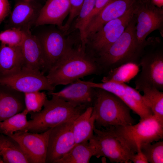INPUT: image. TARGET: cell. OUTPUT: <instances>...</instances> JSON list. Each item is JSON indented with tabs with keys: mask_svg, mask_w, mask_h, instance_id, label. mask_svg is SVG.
<instances>
[{
	"mask_svg": "<svg viewBox=\"0 0 163 163\" xmlns=\"http://www.w3.org/2000/svg\"><path fill=\"white\" fill-rule=\"evenodd\" d=\"M72 44L61 60L48 72L46 77L54 87L66 85L91 75L101 74L103 70L95 58L85 51L81 44Z\"/></svg>",
	"mask_w": 163,
	"mask_h": 163,
	"instance_id": "cell-1",
	"label": "cell"
},
{
	"mask_svg": "<svg viewBox=\"0 0 163 163\" xmlns=\"http://www.w3.org/2000/svg\"><path fill=\"white\" fill-rule=\"evenodd\" d=\"M136 24L133 15L119 37L106 50L95 57L103 71H109L128 62L139 64V60L146 44V40L142 43L138 42L136 36Z\"/></svg>",
	"mask_w": 163,
	"mask_h": 163,
	"instance_id": "cell-2",
	"label": "cell"
},
{
	"mask_svg": "<svg viewBox=\"0 0 163 163\" xmlns=\"http://www.w3.org/2000/svg\"><path fill=\"white\" fill-rule=\"evenodd\" d=\"M46 99L43 108L38 112H30L31 120L24 130L41 133L64 122L75 120L87 109L76 106L55 95Z\"/></svg>",
	"mask_w": 163,
	"mask_h": 163,
	"instance_id": "cell-3",
	"label": "cell"
},
{
	"mask_svg": "<svg viewBox=\"0 0 163 163\" xmlns=\"http://www.w3.org/2000/svg\"><path fill=\"white\" fill-rule=\"evenodd\" d=\"M140 73L135 81L136 89L142 91L146 88L163 89V44L159 37L152 36L146 43L139 60Z\"/></svg>",
	"mask_w": 163,
	"mask_h": 163,
	"instance_id": "cell-4",
	"label": "cell"
},
{
	"mask_svg": "<svg viewBox=\"0 0 163 163\" xmlns=\"http://www.w3.org/2000/svg\"><path fill=\"white\" fill-rule=\"evenodd\" d=\"M93 104L95 116L94 123L97 129L134 124L130 108L120 98L103 89L95 88Z\"/></svg>",
	"mask_w": 163,
	"mask_h": 163,
	"instance_id": "cell-5",
	"label": "cell"
},
{
	"mask_svg": "<svg viewBox=\"0 0 163 163\" xmlns=\"http://www.w3.org/2000/svg\"><path fill=\"white\" fill-rule=\"evenodd\" d=\"M123 143L134 153L141 145L152 143L163 138V121L153 115L139 120L136 124L113 126Z\"/></svg>",
	"mask_w": 163,
	"mask_h": 163,
	"instance_id": "cell-6",
	"label": "cell"
},
{
	"mask_svg": "<svg viewBox=\"0 0 163 163\" xmlns=\"http://www.w3.org/2000/svg\"><path fill=\"white\" fill-rule=\"evenodd\" d=\"M51 25L46 27L43 25L34 26L31 30L41 44L44 59V70L48 72L61 60L72 44L65 38L62 30Z\"/></svg>",
	"mask_w": 163,
	"mask_h": 163,
	"instance_id": "cell-7",
	"label": "cell"
},
{
	"mask_svg": "<svg viewBox=\"0 0 163 163\" xmlns=\"http://www.w3.org/2000/svg\"><path fill=\"white\" fill-rule=\"evenodd\" d=\"M94 135L91 139L96 148L95 156L107 158L111 162L131 163L135 154L131 151L115 134L113 126L94 129Z\"/></svg>",
	"mask_w": 163,
	"mask_h": 163,
	"instance_id": "cell-8",
	"label": "cell"
},
{
	"mask_svg": "<svg viewBox=\"0 0 163 163\" xmlns=\"http://www.w3.org/2000/svg\"><path fill=\"white\" fill-rule=\"evenodd\" d=\"M137 3L121 17L110 21L87 39L94 58L108 49L121 35L132 19Z\"/></svg>",
	"mask_w": 163,
	"mask_h": 163,
	"instance_id": "cell-9",
	"label": "cell"
},
{
	"mask_svg": "<svg viewBox=\"0 0 163 163\" xmlns=\"http://www.w3.org/2000/svg\"><path fill=\"white\" fill-rule=\"evenodd\" d=\"M133 14L136 23V36L139 43L144 42L148 35L156 30L163 37V8L156 6L150 0H140L134 8Z\"/></svg>",
	"mask_w": 163,
	"mask_h": 163,
	"instance_id": "cell-10",
	"label": "cell"
},
{
	"mask_svg": "<svg viewBox=\"0 0 163 163\" xmlns=\"http://www.w3.org/2000/svg\"><path fill=\"white\" fill-rule=\"evenodd\" d=\"M0 85L24 93L41 91L52 92L55 87L50 84L43 72L25 67L14 74L0 76Z\"/></svg>",
	"mask_w": 163,
	"mask_h": 163,
	"instance_id": "cell-11",
	"label": "cell"
},
{
	"mask_svg": "<svg viewBox=\"0 0 163 163\" xmlns=\"http://www.w3.org/2000/svg\"><path fill=\"white\" fill-rule=\"evenodd\" d=\"M74 120L63 123L51 128L46 163H55L74 146L73 125Z\"/></svg>",
	"mask_w": 163,
	"mask_h": 163,
	"instance_id": "cell-12",
	"label": "cell"
},
{
	"mask_svg": "<svg viewBox=\"0 0 163 163\" xmlns=\"http://www.w3.org/2000/svg\"><path fill=\"white\" fill-rule=\"evenodd\" d=\"M51 129L40 133L20 130L9 136L18 143L29 163H46Z\"/></svg>",
	"mask_w": 163,
	"mask_h": 163,
	"instance_id": "cell-13",
	"label": "cell"
},
{
	"mask_svg": "<svg viewBox=\"0 0 163 163\" xmlns=\"http://www.w3.org/2000/svg\"><path fill=\"white\" fill-rule=\"evenodd\" d=\"M139 0H110L86 25L85 32L86 41L106 23L122 16Z\"/></svg>",
	"mask_w": 163,
	"mask_h": 163,
	"instance_id": "cell-14",
	"label": "cell"
},
{
	"mask_svg": "<svg viewBox=\"0 0 163 163\" xmlns=\"http://www.w3.org/2000/svg\"><path fill=\"white\" fill-rule=\"evenodd\" d=\"M42 6L34 0H20L11 13L9 28H16L24 32L31 30L34 26Z\"/></svg>",
	"mask_w": 163,
	"mask_h": 163,
	"instance_id": "cell-15",
	"label": "cell"
},
{
	"mask_svg": "<svg viewBox=\"0 0 163 163\" xmlns=\"http://www.w3.org/2000/svg\"><path fill=\"white\" fill-rule=\"evenodd\" d=\"M48 94L57 96L75 105L87 108L93 106L96 89L84 81L78 79L59 91L48 92Z\"/></svg>",
	"mask_w": 163,
	"mask_h": 163,
	"instance_id": "cell-16",
	"label": "cell"
},
{
	"mask_svg": "<svg viewBox=\"0 0 163 163\" xmlns=\"http://www.w3.org/2000/svg\"><path fill=\"white\" fill-rule=\"evenodd\" d=\"M70 8V0H46L34 26L53 25L63 31V22L69 14Z\"/></svg>",
	"mask_w": 163,
	"mask_h": 163,
	"instance_id": "cell-17",
	"label": "cell"
},
{
	"mask_svg": "<svg viewBox=\"0 0 163 163\" xmlns=\"http://www.w3.org/2000/svg\"><path fill=\"white\" fill-rule=\"evenodd\" d=\"M25 32V36L21 46L24 62V67L41 71L44 67V57L41 44L31 30Z\"/></svg>",
	"mask_w": 163,
	"mask_h": 163,
	"instance_id": "cell-18",
	"label": "cell"
},
{
	"mask_svg": "<svg viewBox=\"0 0 163 163\" xmlns=\"http://www.w3.org/2000/svg\"><path fill=\"white\" fill-rule=\"evenodd\" d=\"M2 86L0 88V122L25 109L24 93Z\"/></svg>",
	"mask_w": 163,
	"mask_h": 163,
	"instance_id": "cell-19",
	"label": "cell"
},
{
	"mask_svg": "<svg viewBox=\"0 0 163 163\" xmlns=\"http://www.w3.org/2000/svg\"><path fill=\"white\" fill-rule=\"evenodd\" d=\"M24 66L20 46H12L1 43L0 46V76L15 73Z\"/></svg>",
	"mask_w": 163,
	"mask_h": 163,
	"instance_id": "cell-20",
	"label": "cell"
},
{
	"mask_svg": "<svg viewBox=\"0 0 163 163\" xmlns=\"http://www.w3.org/2000/svg\"><path fill=\"white\" fill-rule=\"evenodd\" d=\"M95 119L93 107L91 106L87 108L75 120L73 125L75 145L88 141L93 137Z\"/></svg>",
	"mask_w": 163,
	"mask_h": 163,
	"instance_id": "cell-21",
	"label": "cell"
},
{
	"mask_svg": "<svg viewBox=\"0 0 163 163\" xmlns=\"http://www.w3.org/2000/svg\"><path fill=\"white\" fill-rule=\"evenodd\" d=\"M29 163L18 143L0 133V163Z\"/></svg>",
	"mask_w": 163,
	"mask_h": 163,
	"instance_id": "cell-22",
	"label": "cell"
},
{
	"mask_svg": "<svg viewBox=\"0 0 163 163\" xmlns=\"http://www.w3.org/2000/svg\"><path fill=\"white\" fill-rule=\"evenodd\" d=\"M96 148L91 139L74 145L67 154L55 163H88L95 156Z\"/></svg>",
	"mask_w": 163,
	"mask_h": 163,
	"instance_id": "cell-23",
	"label": "cell"
},
{
	"mask_svg": "<svg viewBox=\"0 0 163 163\" xmlns=\"http://www.w3.org/2000/svg\"><path fill=\"white\" fill-rule=\"evenodd\" d=\"M139 67V64L134 62L123 64L109 71L107 75L103 77L101 81L102 82L125 83L138 75Z\"/></svg>",
	"mask_w": 163,
	"mask_h": 163,
	"instance_id": "cell-24",
	"label": "cell"
},
{
	"mask_svg": "<svg viewBox=\"0 0 163 163\" xmlns=\"http://www.w3.org/2000/svg\"><path fill=\"white\" fill-rule=\"evenodd\" d=\"M142 96L153 115L163 121V92L154 88H146L142 91Z\"/></svg>",
	"mask_w": 163,
	"mask_h": 163,
	"instance_id": "cell-25",
	"label": "cell"
},
{
	"mask_svg": "<svg viewBox=\"0 0 163 163\" xmlns=\"http://www.w3.org/2000/svg\"><path fill=\"white\" fill-rule=\"evenodd\" d=\"M28 112L25 109L4 120L0 122V133L9 136L14 132L24 130L27 126V115Z\"/></svg>",
	"mask_w": 163,
	"mask_h": 163,
	"instance_id": "cell-26",
	"label": "cell"
},
{
	"mask_svg": "<svg viewBox=\"0 0 163 163\" xmlns=\"http://www.w3.org/2000/svg\"><path fill=\"white\" fill-rule=\"evenodd\" d=\"M96 0H84L78 16L73 24V30L79 31L81 43L85 46L86 42L85 37V28L88 18L94 8Z\"/></svg>",
	"mask_w": 163,
	"mask_h": 163,
	"instance_id": "cell-27",
	"label": "cell"
},
{
	"mask_svg": "<svg viewBox=\"0 0 163 163\" xmlns=\"http://www.w3.org/2000/svg\"><path fill=\"white\" fill-rule=\"evenodd\" d=\"M155 142L141 145V150L149 163H163V141L161 140Z\"/></svg>",
	"mask_w": 163,
	"mask_h": 163,
	"instance_id": "cell-28",
	"label": "cell"
},
{
	"mask_svg": "<svg viewBox=\"0 0 163 163\" xmlns=\"http://www.w3.org/2000/svg\"><path fill=\"white\" fill-rule=\"evenodd\" d=\"M25 109L28 112H36L41 110L47 98L44 91H36L24 93Z\"/></svg>",
	"mask_w": 163,
	"mask_h": 163,
	"instance_id": "cell-29",
	"label": "cell"
},
{
	"mask_svg": "<svg viewBox=\"0 0 163 163\" xmlns=\"http://www.w3.org/2000/svg\"><path fill=\"white\" fill-rule=\"evenodd\" d=\"M25 35V32L19 29L9 28L0 33V41L10 46H20Z\"/></svg>",
	"mask_w": 163,
	"mask_h": 163,
	"instance_id": "cell-30",
	"label": "cell"
},
{
	"mask_svg": "<svg viewBox=\"0 0 163 163\" xmlns=\"http://www.w3.org/2000/svg\"><path fill=\"white\" fill-rule=\"evenodd\" d=\"M84 0H70L71 8L69 16L65 25L63 31L67 33L74 20L78 16Z\"/></svg>",
	"mask_w": 163,
	"mask_h": 163,
	"instance_id": "cell-31",
	"label": "cell"
},
{
	"mask_svg": "<svg viewBox=\"0 0 163 163\" xmlns=\"http://www.w3.org/2000/svg\"><path fill=\"white\" fill-rule=\"evenodd\" d=\"M110 0H96L94 8L86 21L85 28L87 24L91 20L98 14Z\"/></svg>",
	"mask_w": 163,
	"mask_h": 163,
	"instance_id": "cell-32",
	"label": "cell"
},
{
	"mask_svg": "<svg viewBox=\"0 0 163 163\" xmlns=\"http://www.w3.org/2000/svg\"><path fill=\"white\" fill-rule=\"evenodd\" d=\"M10 11L9 0H0V25Z\"/></svg>",
	"mask_w": 163,
	"mask_h": 163,
	"instance_id": "cell-33",
	"label": "cell"
},
{
	"mask_svg": "<svg viewBox=\"0 0 163 163\" xmlns=\"http://www.w3.org/2000/svg\"><path fill=\"white\" fill-rule=\"evenodd\" d=\"M130 161L134 163H149L146 156L141 151L140 148L137 149L136 153L133 155Z\"/></svg>",
	"mask_w": 163,
	"mask_h": 163,
	"instance_id": "cell-34",
	"label": "cell"
},
{
	"mask_svg": "<svg viewBox=\"0 0 163 163\" xmlns=\"http://www.w3.org/2000/svg\"><path fill=\"white\" fill-rule=\"evenodd\" d=\"M152 3L156 6L163 8V0H150Z\"/></svg>",
	"mask_w": 163,
	"mask_h": 163,
	"instance_id": "cell-35",
	"label": "cell"
},
{
	"mask_svg": "<svg viewBox=\"0 0 163 163\" xmlns=\"http://www.w3.org/2000/svg\"><path fill=\"white\" fill-rule=\"evenodd\" d=\"M26 0V1H30L32 0Z\"/></svg>",
	"mask_w": 163,
	"mask_h": 163,
	"instance_id": "cell-36",
	"label": "cell"
}]
</instances>
